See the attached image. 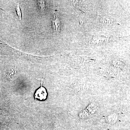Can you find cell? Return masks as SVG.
<instances>
[{"mask_svg": "<svg viewBox=\"0 0 130 130\" xmlns=\"http://www.w3.org/2000/svg\"><path fill=\"white\" fill-rule=\"evenodd\" d=\"M51 23L54 32L55 34H58L60 31L61 25L59 14L56 11L54 13L52 16Z\"/></svg>", "mask_w": 130, "mask_h": 130, "instance_id": "1", "label": "cell"}, {"mask_svg": "<svg viewBox=\"0 0 130 130\" xmlns=\"http://www.w3.org/2000/svg\"><path fill=\"white\" fill-rule=\"evenodd\" d=\"M43 80V79L41 82V87L37 90L34 95V96L36 100L37 99L40 101H44L47 98L48 94L46 89L42 86Z\"/></svg>", "mask_w": 130, "mask_h": 130, "instance_id": "2", "label": "cell"}, {"mask_svg": "<svg viewBox=\"0 0 130 130\" xmlns=\"http://www.w3.org/2000/svg\"><path fill=\"white\" fill-rule=\"evenodd\" d=\"M37 6L40 11L42 12H43L45 11L46 7V2L44 1H38Z\"/></svg>", "mask_w": 130, "mask_h": 130, "instance_id": "3", "label": "cell"}, {"mask_svg": "<svg viewBox=\"0 0 130 130\" xmlns=\"http://www.w3.org/2000/svg\"><path fill=\"white\" fill-rule=\"evenodd\" d=\"M15 10H16V14H17V16H18V17L19 19V20L20 21V22H21V20H22V13H21V9H20V7L19 4V3H18V4L16 5V8H15Z\"/></svg>", "mask_w": 130, "mask_h": 130, "instance_id": "4", "label": "cell"}, {"mask_svg": "<svg viewBox=\"0 0 130 130\" xmlns=\"http://www.w3.org/2000/svg\"><path fill=\"white\" fill-rule=\"evenodd\" d=\"M14 70L11 69L8 70L7 72V75L8 76H12L14 74Z\"/></svg>", "mask_w": 130, "mask_h": 130, "instance_id": "5", "label": "cell"}]
</instances>
